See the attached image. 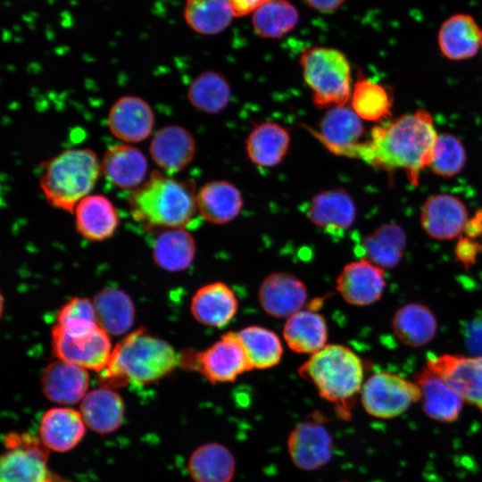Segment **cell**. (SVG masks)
Returning <instances> with one entry per match:
<instances>
[{
    "label": "cell",
    "instance_id": "obj_32",
    "mask_svg": "<svg viewBox=\"0 0 482 482\" xmlns=\"http://www.w3.org/2000/svg\"><path fill=\"white\" fill-rule=\"evenodd\" d=\"M407 245L404 230L397 224H384L367 235L357 252L382 269L395 267L402 260Z\"/></svg>",
    "mask_w": 482,
    "mask_h": 482
},
{
    "label": "cell",
    "instance_id": "obj_46",
    "mask_svg": "<svg viewBox=\"0 0 482 482\" xmlns=\"http://www.w3.org/2000/svg\"><path fill=\"white\" fill-rule=\"evenodd\" d=\"M482 49V48H481Z\"/></svg>",
    "mask_w": 482,
    "mask_h": 482
},
{
    "label": "cell",
    "instance_id": "obj_23",
    "mask_svg": "<svg viewBox=\"0 0 482 482\" xmlns=\"http://www.w3.org/2000/svg\"><path fill=\"white\" fill-rule=\"evenodd\" d=\"M76 229L84 238L103 241L116 231L120 219L112 203L103 195H88L74 209Z\"/></svg>",
    "mask_w": 482,
    "mask_h": 482
},
{
    "label": "cell",
    "instance_id": "obj_41",
    "mask_svg": "<svg viewBox=\"0 0 482 482\" xmlns=\"http://www.w3.org/2000/svg\"><path fill=\"white\" fill-rule=\"evenodd\" d=\"M466 154L462 143L448 133L438 134L429 167L441 177H453L463 168Z\"/></svg>",
    "mask_w": 482,
    "mask_h": 482
},
{
    "label": "cell",
    "instance_id": "obj_11",
    "mask_svg": "<svg viewBox=\"0 0 482 482\" xmlns=\"http://www.w3.org/2000/svg\"><path fill=\"white\" fill-rule=\"evenodd\" d=\"M195 367L211 383L235 381L252 370L237 332L229 331L195 357Z\"/></svg>",
    "mask_w": 482,
    "mask_h": 482
},
{
    "label": "cell",
    "instance_id": "obj_17",
    "mask_svg": "<svg viewBox=\"0 0 482 482\" xmlns=\"http://www.w3.org/2000/svg\"><path fill=\"white\" fill-rule=\"evenodd\" d=\"M306 215L315 226L336 236L353 226L356 207L345 190L334 188L316 194L309 203Z\"/></svg>",
    "mask_w": 482,
    "mask_h": 482
},
{
    "label": "cell",
    "instance_id": "obj_26",
    "mask_svg": "<svg viewBox=\"0 0 482 482\" xmlns=\"http://www.w3.org/2000/svg\"><path fill=\"white\" fill-rule=\"evenodd\" d=\"M40 439L56 452H67L75 447L85 435V422L80 412L65 407L52 408L42 417Z\"/></svg>",
    "mask_w": 482,
    "mask_h": 482
},
{
    "label": "cell",
    "instance_id": "obj_38",
    "mask_svg": "<svg viewBox=\"0 0 482 482\" xmlns=\"http://www.w3.org/2000/svg\"><path fill=\"white\" fill-rule=\"evenodd\" d=\"M190 104L197 110L215 114L223 111L231 97V88L220 73L207 71L191 82L187 92Z\"/></svg>",
    "mask_w": 482,
    "mask_h": 482
},
{
    "label": "cell",
    "instance_id": "obj_36",
    "mask_svg": "<svg viewBox=\"0 0 482 482\" xmlns=\"http://www.w3.org/2000/svg\"><path fill=\"white\" fill-rule=\"evenodd\" d=\"M297 9L288 0H266L252 12L254 32L262 38L275 39L295 29Z\"/></svg>",
    "mask_w": 482,
    "mask_h": 482
},
{
    "label": "cell",
    "instance_id": "obj_16",
    "mask_svg": "<svg viewBox=\"0 0 482 482\" xmlns=\"http://www.w3.org/2000/svg\"><path fill=\"white\" fill-rule=\"evenodd\" d=\"M154 126V112L141 97L121 96L110 108L108 128L116 138L125 143L145 140L151 134Z\"/></svg>",
    "mask_w": 482,
    "mask_h": 482
},
{
    "label": "cell",
    "instance_id": "obj_28",
    "mask_svg": "<svg viewBox=\"0 0 482 482\" xmlns=\"http://www.w3.org/2000/svg\"><path fill=\"white\" fill-rule=\"evenodd\" d=\"M290 145L286 128L273 121L255 125L245 140V150L256 166L271 168L282 162Z\"/></svg>",
    "mask_w": 482,
    "mask_h": 482
},
{
    "label": "cell",
    "instance_id": "obj_7",
    "mask_svg": "<svg viewBox=\"0 0 482 482\" xmlns=\"http://www.w3.org/2000/svg\"><path fill=\"white\" fill-rule=\"evenodd\" d=\"M0 482H55L48 470V448L28 433L10 432L4 438Z\"/></svg>",
    "mask_w": 482,
    "mask_h": 482
},
{
    "label": "cell",
    "instance_id": "obj_43",
    "mask_svg": "<svg viewBox=\"0 0 482 482\" xmlns=\"http://www.w3.org/2000/svg\"><path fill=\"white\" fill-rule=\"evenodd\" d=\"M478 245L468 238L461 239L457 245L456 253L459 260L466 262L475 260Z\"/></svg>",
    "mask_w": 482,
    "mask_h": 482
},
{
    "label": "cell",
    "instance_id": "obj_29",
    "mask_svg": "<svg viewBox=\"0 0 482 482\" xmlns=\"http://www.w3.org/2000/svg\"><path fill=\"white\" fill-rule=\"evenodd\" d=\"M392 328L403 345L413 348L422 347L436 337L437 320L427 305L410 303L395 312Z\"/></svg>",
    "mask_w": 482,
    "mask_h": 482
},
{
    "label": "cell",
    "instance_id": "obj_12",
    "mask_svg": "<svg viewBox=\"0 0 482 482\" xmlns=\"http://www.w3.org/2000/svg\"><path fill=\"white\" fill-rule=\"evenodd\" d=\"M386 285L384 269L364 258L345 265L336 282L342 298L355 306H367L380 300Z\"/></svg>",
    "mask_w": 482,
    "mask_h": 482
},
{
    "label": "cell",
    "instance_id": "obj_27",
    "mask_svg": "<svg viewBox=\"0 0 482 482\" xmlns=\"http://www.w3.org/2000/svg\"><path fill=\"white\" fill-rule=\"evenodd\" d=\"M196 205L201 216L212 224L233 220L243 206L242 195L232 183L214 180L204 184L196 193Z\"/></svg>",
    "mask_w": 482,
    "mask_h": 482
},
{
    "label": "cell",
    "instance_id": "obj_8",
    "mask_svg": "<svg viewBox=\"0 0 482 482\" xmlns=\"http://www.w3.org/2000/svg\"><path fill=\"white\" fill-rule=\"evenodd\" d=\"M420 399L421 390L416 382L388 371L371 375L361 391L364 410L379 419L398 417Z\"/></svg>",
    "mask_w": 482,
    "mask_h": 482
},
{
    "label": "cell",
    "instance_id": "obj_1",
    "mask_svg": "<svg viewBox=\"0 0 482 482\" xmlns=\"http://www.w3.org/2000/svg\"><path fill=\"white\" fill-rule=\"evenodd\" d=\"M437 136L430 113L419 110L375 127L370 139L356 145L345 156L384 170H403L416 185L420 171L430 165Z\"/></svg>",
    "mask_w": 482,
    "mask_h": 482
},
{
    "label": "cell",
    "instance_id": "obj_20",
    "mask_svg": "<svg viewBox=\"0 0 482 482\" xmlns=\"http://www.w3.org/2000/svg\"><path fill=\"white\" fill-rule=\"evenodd\" d=\"M363 131L362 119L352 107L338 105L325 112L315 136L328 151L345 156L353 147L361 143Z\"/></svg>",
    "mask_w": 482,
    "mask_h": 482
},
{
    "label": "cell",
    "instance_id": "obj_45",
    "mask_svg": "<svg viewBox=\"0 0 482 482\" xmlns=\"http://www.w3.org/2000/svg\"><path fill=\"white\" fill-rule=\"evenodd\" d=\"M233 5L236 16L252 13L266 0H229Z\"/></svg>",
    "mask_w": 482,
    "mask_h": 482
},
{
    "label": "cell",
    "instance_id": "obj_24",
    "mask_svg": "<svg viewBox=\"0 0 482 482\" xmlns=\"http://www.w3.org/2000/svg\"><path fill=\"white\" fill-rule=\"evenodd\" d=\"M421 390V403L426 414L440 422L456 420L462 409L461 396L437 374L424 368L414 377Z\"/></svg>",
    "mask_w": 482,
    "mask_h": 482
},
{
    "label": "cell",
    "instance_id": "obj_35",
    "mask_svg": "<svg viewBox=\"0 0 482 482\" xmlns=\"http://www.w3.org/2000/svg\"><path fill=\"white\" fill-rule=\"evenodd\" d=\"M195 254V239L185 228L167 229L154 242V261L169 271L186 270L192 263Z\"/></svg>",
    "mask_w": 482,
    "mask_h": 482
},
{
    "label": "cell",
    "instance_id": "obj_6",
    "mask_svg": "<svg viewBox=\"0 0 482 482\" xmlns=\"http://www.w3.org/2000/svg\"><path fill=\"white\" fill-rule=\"evenodd\" d=\"M303 79L317 108L345 105L351 98V66L337 48L313 46L300 56Z\"/></svg>",
    "mask_w": 482,
    "mask_h": 482
},
{
    "label": "cell",
    "instance_id": "obj_2",
    "mask_svg": "<svg viewBox=\"0 0 482 482\" xmlns=\"http://www.w3.org/2000/svg\"><path fill=\"white\" fill-rule=\"evenodd\" d=\"M129 207L135 220L164 229L185 228L198 211L191 185L160 170L131 192Z\"/></svg>",
    "mask_w": 482,
    "mask_h": 482
},
{
    "label": "cell",
    "instance_id": "obj_4",
    "mask_svg": "<svg viewBox=\"0 0 482 482\" xmlns=\"http://www.w3.org/2000/svg\"><path fill=\"white\" fill-rule=\"evenodd\" d=\"M180 360L171 345L139 328L129 334L112 349L103 377L105 379L149 384L170 373Z\"/></svg>",
    "mask_w": 482,
    "mask_h": 482
},
{
    "label": "cell",
    "instance_id": "obj_44",
    "mask_svg": "<svg viewBox=\"0 0 482 482\" xmlns=\"http://www.w3.org/2000/svg\"><path fill=\"white\" fill-rule=\"evenodd\" d=\"M312 9L321 13H331L337 11L345 0H303Z\"/></svg>",
    "mask_w": 482,
    "mask_h": 482
},
{
    "label": "cell",
    "instance_id": "obj_42",
    "mask_svg": "<svg viewBox=\"0 0 482 482\" xmlns=\"http://www.w3.org/2000/svg\"><path fill=\"white\" fill-rule=\"evenodd\" d=\"M56 326L68 332H83L99 326L94 303L85 297H73L58 311Z\"/></svg>",
    "mask_w": 482,
    "mask_h": 482
},
{
    "label": "cell",
    "instance_id": "obj_14",
    "mask_svg": "<svg viewBox=\"0 0 482 482\" xmlns=\"http://www.w3.org/2000/svg\"><path fill=\"white\" fill-rule=\"evenodd\" d=\"M332 438L325 427L308 420L298 424L287 439V450L294 464L304 470L325 466L332 457Z\"/></svg>",
    "mask_w": 482,
    "mask_h": 482
},
{
    "label": "cell",
    "instance_id": "obj_40",
    "mask_svg": "<svg viewBox=\"0 0 482 482\" xmlns=\"http://www.w3.org/2000/svg\"><path fill=\"white\" fill-rule=\"evenodd\" d=\"M391 98L386 89L367 79L355 82L351 95V107L362 119L378 121L390 113Z\"/></svg>",
    "mask_w": 482,
    "mask_h": 482
},
{
    "label": "cell",
    "instance_id": "obj_10",
    "mask_svg": "<svg viewBox=\"0 0 482 482\" xmlns=\"http://www.w3.org/2000/svg\"><path fill=\"white\" fill-rule=\"evenodd\" d=\"M427 368L441 377L463 402L482 411V355H429Z\"/></svg>",
    "mask_w": 482,
    "mask_h": 482
},
{
    "label": "cell",
    "instance_id": "obj_15",
    "mask_svg": "<svg viewBox=\"0 0 482 482\" xmlns=\"http://www.w3.org/2000/svg\"><path fill=\"white\" fill-rule=\"evenodd\" d=\"M307 295L304 283L295 275L284 271L267 276L258 291L261 306L274 318H288L302 310Z\"/></svg>",
    "mask_w": 482,
    "mask_h": 482
},
{
    "label": "cell",
    "instance_id": "obj_39",
    "mask_svg": "<svg viewBox=\"0 0 482 482\" xmlns=\"http://www.w3.org/2000/svg\"><path fill=\"white\" fill-rule=\"evenodd\" d=\"M237 335L252 370L269 369L280 362L283 346L274 331L261 326H249Z\"/></svg>",
    "mask_w": 482,
    "mask_h": 482
},
{
    "label": "cell",
    "instance_id": "obj_34",
    "mask_svg": "<svg viewBox=\"0 0 482 482\" xmlns=\"http://www.w3.org/2000/svg\"><path fill=\"white\" fill-rule=\"evenodd\" d=\"M99 326L109 335L127 333L135 320V307L123 290L108 287L99 291L93 300Z\"/></svg>",
    "mask_w": 482,
    "mask_h": 482
},
{
    "label": "cell",
    "instance_id": "obj_33",
    "mask_svg": "<svg viewBox=\"0 0 482 482\" xmlns=\"http://www.w3.org/2000/svg\"><path fill=\"white\" fill-rule=\"evenodd\" d=\"M235 468L231 452L218 443L199 446L188 461V470L195 482H230Z\"/></svg>",
    "mask_w": 482,
    "mask_h": 482
},
{
    "label": "cell",
    "instance_id": "obj_18",
    "mask_svg": "<svg viewBox=\"0 0 482 482\" xmlns=\"http://www.w3.org/2000/svg\"><path fill=\"white\" fill-rule=\"evenodd\" d=\"M195 148V141L190 131L182 126L168 125L154 134L149 152L158 167L168 174H174L192 162Z\"/></svg>",
    "mask_w": 482,
    "mask_h": 482
},
{
    "label": "cell",
    "instance_id": "obj_19",
    "mask_svg": "<svg viewBox=\"0 0 482 482\" xmlns=\"http://www.w3.org/2000/svg\"><path fill=\"white\" fill-rule=\"evenodd\" d=\"M437 45L442 54L449 60L470 59L482 48V28L472 15L454 13L442 22L437 32Z\"/></svg>",
    "mask_w": 482,
    "mask_h": 482
},
{
    "label": "cell",
    "instance_id": "obj_25",
    "mask_svg": "<svg viewBox=\"0 0 482 482\" xmlns=\"http://www.w3.org/2000/svg\"><path fill=\"white\" fill-rule=\"evenodd\" d=\"M101 171L112 184L122 189H135L143 184L147 172L145 154L129 145H112L104 153Z\"/></svg>",
    "mask_w": 482,
    "mask_h": 482
},
{
    "label": "cell",
    "instance_id": "obj_37",
    "mask_svg": "<svg viewBox=\"0 0 482 482\" xmlns=\"http://www.w3.org/2000/svg\"><path fill=\"white\" fill-rule=\"evenodd\" d=\"M184 14L187 23L204 35L225 30L236 16L229 0H187Z\"/></svg>",
    "mask_w": 482,
    "mask_h": 482
},
{
    "label": "cell",
    "instance_id": "obj_3",
    "mask_svg": "<svg viewBox=\"0 0 482 482\" xmlns=\"http://www.w3.org/2000/svg\"><path fill=\"white\" fill-rule=\"evenodd\" d=\"M299 374L313 384L321 397L335 403L343 418L349 417L353 400L363 386V365L353 350L327 345L311 355Z\"/></svg>",
    "mask_w": 482,
    "mask_h": 482
},
{
    "label": "cell",
    "instance_id": "obj_30",
    "mask_svg": "<svg viewBox=\"0 0 482 482\" xmlns=\"http://www.w3.org/2000/svg\"><path fill=\"white\" fill-rule=\"evenodd\" d=\"M80 414L92 430L107 434L116 430L124 417V403L120 395L108 387L94 389L84 396Z\"/></svg>",
    "mask_w": 482,
    "mask_h": 482
},
{
    "label": "cell",
    "instance_id": "obj_31",
    "mask_svg": "<svg viewBox=\"0 0 482 482\" xmlns=\"http://www.w3.org/2000/svg\"><path fill=\"white\" fill-rule=\"evenodd\" d=\"M283 337L294 352L313 354L327 345L326 320L314 311L300 310L287 318Z\"/></svg>",
    "mask_w": 482,
    "mask_h": 482
},
{
    "label": "cell",
    "instance_id": "obj_21",
    "mask_svg": "<svg viewBox=\"0 0 482 482\" xmlns=\"http://www.w3.org/2000/svg\"><path fill=\"white\" fill-rule=\"evenodd\" d=\"M42 391L50 401L61 404L81 402L87 395L89 376L87 370L56 360L46 366L41 378Z\"/></svg>",
    "mask_w": 482,
    "mask_h": 482
},
{
    "label": "cell",
    "instance_id": "obj_5",
    "mask_svg": "<svg viewBox=\"0 0 482 482\" xmlns=\"http://www.w3.org/2000/svg\"><path fill=\"white\" fill-rule=\"evenodd\" d=\"M100 170L101 164L91 149H67L46 162L39 186L51 206L73 212L93 189Z\"/></svg>",
    "mask_w": 482,
    "mask_h": 482
},
{
    "label": "cell",
    "instance_id": "obj_13",
    "mask_svg": "<svg viewBox=\"0 0 482 482\" xmlns=\"http://www.w3.org/2000/svg\"><path fill=\"white\" fill-rule=\"evenodd\" d=\"M420 223L429 237L439 241L453 240L464 231L468 223L467 208L454 195L437 194L423 204Z\"/></svg>",
    "mask_w": 482,
    "mask_h": 482
},
{
    "label": "cell",
    "instance_id": "obj_22",
    "mask_svg": "<svg viewBox=\"0 0 482 482\" xmlns=\"http://www.w3.org/2000/svg\"><path fill=\"white\" fill-rule=\"evenodd\" d=\"M237 306L233 290L227 284L217 281L203 286L195 293L190 311L201 324L223 328L233 320Z\"/></svg>",
    "mask_w": 482,
    "mask_h": 482
},
{
    "label": "cell",
    "instance_id": "obj_9",
    "mask_svg": "<svg viewBox=\"0 0 482 482\" xmlns=\"http://www.w3.org/2000/svg\"><path fill=\"white\" fill-rule=\"evenodd\" d=\"M51 338L52 350L58 360L85 370L103 371L112 352L109 334L100 326L73 333L55 325Z\"/></svg>",
    "mask_w": 482,
    "mask_h": 482
}]
</instances>
